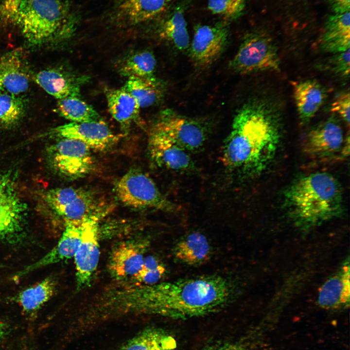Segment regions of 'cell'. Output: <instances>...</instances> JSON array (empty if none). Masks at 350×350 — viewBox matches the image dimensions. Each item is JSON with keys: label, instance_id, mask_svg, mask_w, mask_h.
<instances>
[{"label": "cell", "instance_id": "1", "mask_svg": "<svg viewBox=\"0 0 350 350\" xmlns=\"http://www.w3.org/2000/svg\"><path fill=\"white\" fill-rule=\"evenodd\" d=\"M233 296L228 280L210 275L152 285L117 286L110 299L116 311L187 319L221 310Z\"/></svg>", "mask_w": 350, "mask_h": 350}, {"label": "cell", "instance_id": "2", "mask_svg": "<svg viewBox=\"0 0 350 350\" xmlns=\"http://www.w3.org/2000/svg\"><path fill=\"white\" fill-rule=\"evenodd\" d=\"M281 124L279 111L268 101L254 100L245 104L235 115L224 142V165L244 177L263 173L279 149Z\"/></svg>", "mask_w": 350, "mask_h": 350}, {"label": "cell", "instance_id": "3", "mask_svg": "<svg viewBox=\"0 0 350 350\" xmlns=\"http://www.w3.org/2000/svg\"><path fill=\"white\" fill-rule=\"evenodd\" d=\"M284 205L301 226H314L338 216L343 211L342 187L332 175L323 172L305 175L285 190Z\"/></svg>", "mask_w": 350, "mask_h": 350}, {"label": "cell", "instance_id": "4", "mask_svg": "<svg viewBox=\"0 0 350 350\" xmlns=\"http://www.w3.org/2000/svg\"><path fill=\"white\" fill-rule=\"evenodd\" d=\"M75 16L64 0H33L18 16V26L29 43L37 45L69 36L76 25Z\"/></svg>", "mask_w": 350, "mask_h": 350}, {"label": "cell", "instance_id": "5", "mask_svg": "<svg viewBox=\"0 0 350 350\" xmlns=\"http://www.w3.org/2000/svg\"><path fill=\"white\" fill-rule=\"evenodd\" d=\"M114 190L123 204L135 209H156L174 212L177 206L165 197L154 180L140 169L129 170L116 182Z\"/></svg>", "mask_w": 350, "mask_h": 350}, {"label": "cell", "instance_id": "6", "mask_svg": "<svg viewBox=\"0 0 350 350\" xmlns=\"http://www.w3.org/2000/svg\"><path fill=\"white\" fill-rule=\"evenodd\" d=\"M211 129L210 120L189 117L170 109H166L160 113L151 129L189 152L197 151L202 148Z\"/></svg>", "mask_w": 350, "mask_h": 350}, {"label": "cell", "instance_id": "7", "mask_svg": "<svg viewBox=\"0 0 350 350\" xmlns=\"http://www.w3.org/2000/svg\"><path fill=\"white\" fill-rule=\"evenodd\" d=\"M50 207L65 221H78L90 217L101 219L108 209L92 192L83 188H57L46 196Z\"/></svg>", "mask_w": 350, "mask_h": 350}, {"label": "cell", "instance_id": "8", "mask_svg": "<svg viewBox=\"0 0 350 350\" xmlns=\"http://www.w3.org/2000/svg\"><path fill=\"white\" fill-rule=\"evenodd\" d=\"M350 138L337 120L332 117L310 130L301 144L308 158L324 161L348 156Z\"/></svg>", "mask_w": 350, "mask_h": 350}, {"label": "cell", "instance_id": "9", "mask_svg": "<svg viewBox=\"0 0 350 350\" xmlns=\"http://www.w3.org/2000/svg\"><path fill=\"white\" fill-rule=\"evenodd\" d=\"M237 72L248 74L280 70L278 51L272 40L261 33L246 35L230 63Z\"/></svg>", "mask_w": 350, "mask_h": 350}, {"label": "cell", "instance_id": "10", "mask_svg": "<svg viewBox=\"0 0 350 350\" xmlns=\"http://www.w3.org/2000/svg\"><path fill=\"white\" fill-rule=\"evenodd\" d=\"M100 220L97 217H90L83 220L80 243L73 257L77 291L89 286L98 264Z\"/></svg>", "mask_w": 350, "mask_h": 350}, {"label": "cell", "instance_id": "11", "mask_svg": "<svg viewBox=\"0 0 350 350\" xmlns=\"http://www.w3.org/2000/svg\"><path fill=\"white\" fill-rule=\"evenodd\" d=\"M60 139L52 150V161L56 170L70 179L89 174L94 166L91 149L79 140Z\"/></svg>", "mask_w": 350, "mask_h": 350}, {"label": "cell", "instance_id": "12", "mask_svg": "<svg viewBox=\"0 0 350 350\" xmlns=\"http://www.w3.org/2000/svg\"><path fill=\"white\" fill-rule=\"evenodd\" d=\"M150 241L138 237L122 241L111 249L107 264L110 276L118 281L130 280L140 270Z\"/></svg>", "mask_w": 350, "mask_h": 350}, {"label": "cell", "instance_id": "13", "mask_svg": "<svg viewBox=\"0 0 350 350\" xmlns=\"http://www.w3.org/2000/svg\"><path fill=\"white\" fill-rule=\"evenodd\" d=\"M228 36L226 24L198 25L189 48L191 60L198 67L210 65L224 51Z\"/></svg>", "mask_w": 350, "mask_h": 350}, {"label": "cell", "instance_id": "14", "mask_svg": "<svg viewBox=\"0 0 350 350\" xmlns=\"http://www.w3.org/2000/svg\"><path fill=\"white\" fill-rule=\"evenodd\" d=\"M26 206L8 175L0 174V238H7L22 229Z\"/></svg>", "mask_w": 350, "mask_h": 350}, {"label": "cell", "instance_id": "15", "mask_svg": "<svg viewBox=\"0 0 350 350\" xmlns=\"http://www.w3.org/2000/svg\"><path fill=\"white\" fill-rule=\"evenodd\" d=\"M53 132L60 138L78 140L91 149L100 151L111 148L118 140L117 136L103 121L90 122H70L57 126Z\"/></svg>", "mask_w": 350, "mask_h": 350}, {"label": "cell", "instance_id": "16", "mask_svg": "<svg viewBox=\"0 0 350 350\" xmlns=\"http://www.w3.org/2000/svg\"><path fill=\"white\" fill-rule=\"evenodd\" d=\"M148 143L150 156L158 166L178 172L194 169L190 152L167 137L151 130Z\"/></svg>", "mask_w": 350, "mask_h": 350}, {"label": "cell", "instance_id": "17", "mask_svg": "<svg viewBox=\"0 0 350 350\" xmlns=\"http://www.w3.org/2000/svg\"><path fill=\"white\" fill-rule=\"evenodd\" d=\"M34 79L44 90L58 100L79 97L82 86L88 81L86 76L55 68L40 71Z\"/></svg>", "mask_w": 350, "mask_h": 350}, {"label": "cell", "instance_id": "18", "mask_svg": "<svg viewBox=\"0 0 350 350\" xmlns=\"http://www.w3.org/2000/svg\"><path fill=\"white\" fill-rule=\"evenodd\" d=\"M83 220L65 221L64 230L55 246L39 260L20 271L16 277L20 278L38 268L73 258L80 243Z\"/></svg>", "mask_w": 350, "mask_h": 350}, {"label": "cell", "instance_id": "19", "mask_svg": "<svg viewBox=\"0 0 350 350\" xmlns=\"http://www.w3.org/2000/svg\"><path fill=\"white\" fill-rule=\"evenodd\" d=\"M29 75L20 51L8 52L0 57V93L15 95L24 93Z\"/></svg>", "mask_w": 350, "mask_h": 350}, {"label": "cell", "instance_id": "20", "mask_svg": "<svg viewBox=\"0 0 350 350\" xmlns=\"http://www.w3.org/2000/svg\"><path fill=\"white\" fill-rule=\"evenodd\" d=\"M171 0H120L115 19L121 24L136 25L152 20L163 13Z\"/></svg>", "mask_w": 350, "mask_h": 350}, {"label": "cell", "instance_id": "21", "mask_svg": "<svg viewBox=\"0 0 350 350\" xmlns=\"http://www.w3.org/2000/svg\"><path fill=\"white\" fill-rule=\"evenodd\" d=\"M173 254L176 260L183 264L198 266L210 259L212 248L205 235L194 231L185 234L176 242Z\"/></svg>", "mask_w": 350, "mask_h": 350}, {"label": "cell", "instance_id": "22", "mask_svg": "<svg viewBox=\"0 0 350 350\" xmlns=\"http://www.w3.org/2000/svg\"><path fill=\"white\" fill-rule=\"evenodd\" d=\"M350 11L334 13L327 19L320 45L323 51L336 53L350 49Z\"/></svg>", "mask_w": 350, "mask_h": 350}, {"label": "cell", "instance_id": "23", "mask_svg": "<svg viewBox=\"0 0 350 350\" xmlns=\"http://www.w3.org/2000/svg\"><path fill=\"white\" fill-rule=\"evenodd\" d=\"M294 97L297 111L302 122L310 121L323 105L326 92L314 80H307L294 85Z\"/></svg>", "mask_w": 350, "mask_h": 350}, {"label": "cell", "instance_id": "24", "mask_svg": "<svg viewBox=\"0 0 350 350\" xmlns=\"http://www.w3.org/2000/svg\"><path fill=\"white\" fill-rule=\"evenodd\" d=\"M350 296V268L344 265L338 273L328 279L321 288L319 305L326 309H336L349 305Z\"/></svg>", "mask_w": 350, "mask_h": 350}, {"label": "cell", "instance_id": "25", "mask_svg": "<svg viewBox=\"0 0 350 350\" xmlns=\"http://www.w3.org/2000/svg\"><path fill=\"white\" fill-rule=\"evenodd\" d=\"M106 98L110 114L127 132L139 117L140 107L137 101L122 88L108 90Z\"/></svg>", "mask_w": 350, "mask_h": 350}, {"label": "cell", "instance_id": "26", "mask_svg": "<svg viewBox=\"0 0 350 350\" xmlns=\"http://www.w3.org/2000/svg\"><path fill=\"white\" fill-rule=\"evenodd\" d=\"M175 338L164 329L149 328L126 342L119 350H176Z\"/></svg>", "mask_w": 350, "mask_h": 350}, {"label": "cell", "instance_id": "27", "mask_svg": "<svg viewBox=\"0 0 350 350\" xmlns=\"http://www.w3.org/2000/svg\"><path fill=\"white\" fill-rule=\"evenodd\" d=\"M122 88L136 99L140 108L155 105L159 101L163 93L162 85L154 76L128 78Z\"/></svg>", "mask_w": 350, "mask_h": 350}, {"label": "cell", "instance_id": "28", "mask_svg": "<svg viewBox=\"0 0 350 350\" xmlns=\"http://www.w3.org/2000/svg\"><path fill=\"white\" fill-rule=\"evenodd\" d=\"M159 36L176 49L185 51L190 47V38L184 12L175 9L161 24Z\"/></svg>", "mask_w": 350, "mask_h": 350}, {"label": "cell", "instance_id": "29", "mask_svg": "<svg viewBox=\"0 0 350 350\" xmlns=\"http://www.w3.org/2000/svg\"><path fill=\"white\" fill-rule=\"evenodd\" d=\"M55 288V280L49 277L21 292L17 300L24 311L33 312L39 309L52 298Z\"/></svg>", "mask_w": 350, "mask_h": 350}, {"label": "cell", "instance_id": "30", "mask_svg": "<svg viewBox=\"0 0 350 350\" xmlns=\"http://www.w3.org/2000/svg\"><path fill=\"white\" fill-rule=\"evenodd\" d=\"M56 109L62 117L75 122H90L102 121L92 106L79 97H69L58 100Z\"/></svg>", "mask_w": 350, "mask_h": 350}, {"label": "cell", "instance_id": "31", "mask_svg": "<svg viewBox=\"0 0 350 350\" xmlns=\"http://www.w3.org/2000/svg\"><path fill=\"white\" fill-rule=\"evenodd\" d=\"M157 64L153 53L149 51L137 52L127 57L122 64L120 74L127 78L154 76Z\"/></svg>", "mask_w": 350, "mask_h": 350}, {"label": "cell", "instance_id": "32", "mask_svg": "<svg viewBox=\"0 0 350 350\" xmlns=\"http://www.w3.org/2000/svg\"><path fill=\"white\" fill-rule=\"evenodd\" d=\"M166 272L164 264L156 257H145L138 272L129 280L132 284L152 285L158 282Z\"/></svg>", "mask_w": 350, "mask_h": 350}, {"label": "cell", "instance_id": "33", "mask_svg": "<svg viewBox=\"0 0 350 350\" xmlns=\"http://www.w3.org/2000/svg\"><path fill=\"white\" fill-rule=\"evenodd\" d=\"M25 105L18 95L0 93V123L10 125L17 122L25 112Z\"/></svg>", "mask_w": 350, "mask_h": 350}, {"label": "cell", "instance_id": "34", "mask_svg": "<svg viewBox=\"0 0 350 350\" xmlns=\"http://www.w3.org/2000/svg\"><path fill=\"white\" fill-rule=\"evenodd\" d=\"M245 0H208V9L213 14L235 19L241 16Z\"/></svg>", "mask_w": 350, "mask_h": 350}, {"label": "cell", "instance_id": "35", "mask_svg": "<svg viewBox=\"0 0 350 350\" xmlns=\"http://www.w3.org/2000/svg\"><path fill=\"white\" fill-rule=\"evenodd\" d=\"M253 334L235 340L218 342L202 350H257L256 341Z\"/></svg>", "mask_w": 350, "mask_h": 350}, {"label": "cell", "instance_id": "36", "mask_svg": "<svg viewBox=\"0 0 350 350\" xmlns=\"http://www.w3.org/2000/svg\"><path fill=\"white\" fill-rule=\"evenodd\" d=\"M33 0H0V19L13 23L19 14Z\"/></svg>", "mask_w": 350, "mask_h": 350}, {"label": "cell", "instance_id": "37", "mask_svg": "<svg viewBox=\"0 0 350 350\" xmlns=\"http://www.w3.org/2000/svg\"><path fill=\"white\" fill-rule=\"evenodd\" d=\"M350 103L349 91H345L336 97L331 106V111L339 114L348 126L350 118Z\"/></svg>", "mask_w": 350, "mask_h": 350}, {"label": "cell", "instance_id": "38", "mask_svg": "<svg viewBox=\"0 0 350 350\" xmlns=\"http://www.w3.org/2000/svg\"><path fill=\"white\" fill-rule=\"evenodd\" d=\"M350 49L335 53V55L331 60V67L333 71L342 76H347L350 74Z\"/></svg>", "mask_w": 350, "mask_h": 350}, {"label": "cell", "instance_id": "39", "mask_svg": "<svg viewBox=\"0 0 350 350\" xmlns=\"http://www.w3.org/2000/svg\"><path fill=\"white\" fill-rule=\"evenodd\" d=\"M334 13L350 11V0H327Z\"/></svg>", "mask_w": 350, "mask_h": 350}, {"label": "cell", "instance_id": "40", "mask_svg": "<svg viewBox=\"0 0 350 350\" xmlns=\"http://www.w3.org/2000/svg\"><path fill=\"white\" fill-rule=\"evenodd\" d=\"M9 332V327L8 325L0 320V345L5 338Z\"/></svg>", "mask_w": 350, "mask_h": 350}]
</instances>
